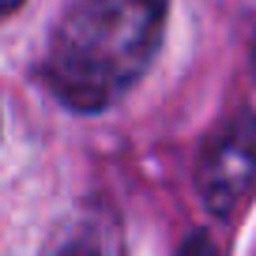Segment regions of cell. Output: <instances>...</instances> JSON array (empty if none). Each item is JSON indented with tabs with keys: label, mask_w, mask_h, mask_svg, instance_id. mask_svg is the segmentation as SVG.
Segmentation results:
<instances>
[{
	"label": "cell",
	"mask_w": 256,
	"mask_h": 256,
	"mask_svg": "<svg viewBox=\"0 0 256 256\" xmlns=\"http://www.w3.org/2000/svg\"><path fill=\"white\" fill-rule=\"evenodd\" d=\"M196 188L211 215L230 218L256 188V113H238L211 132L200 154Z\"/></svg>",
	"instance_id": "obj_2"
},
{
	"label": "cell",
	"mask_w": 256,
	"mask_h": 256,
	"mask_svg": "<svg viewBox=\"0 0 256 256\" xmlns=\"http://www.w3.org/2000/svg\"><path fill=\"white\" fill-rule=\"evenodd\" d=\"M23 0H0V16H8V12H16Z\"/></svg>",
	"instance_id": "obj_3"
},
{
	"label": "cell",
	"mask_w": 256,
	"mask_h": 256,
	"mask_svg": "<svg viewBox=\"0 0 256 256\" xmlns=\"http://www.w3.org/2000/svg\"><path fill=\"white\" fill-rule=\"evenodd\" d=\"M166 26V0H76L53 26L42 80L76 113H102L140 83Z\"/></svg>",
	"instance_id": "obj_1"
},
{
	"label": "cell",
	"mask_w": 256,
	"mask_h": 256,
	"mask_svg": "<svg viewBox=\"0 0 256 256\" xmlns=\"http://www.w3.org/2000/svg\"><path fill=\"white\" fill-rule=\"evenodd\" d=\"M252 72H256V53H252Z\"/></svg>",
	"instance_id": "obj_4"
}]
</instances>
